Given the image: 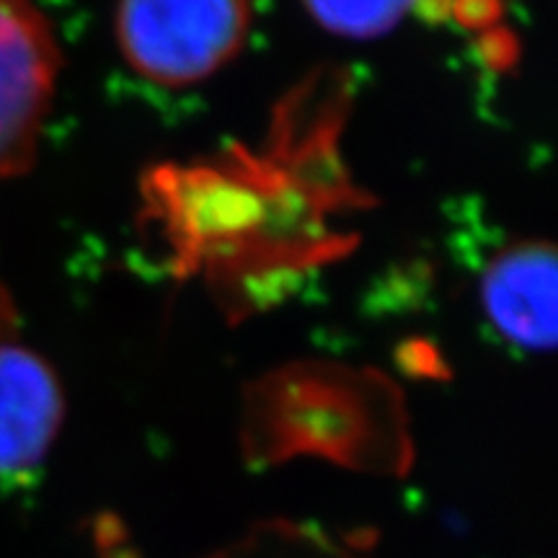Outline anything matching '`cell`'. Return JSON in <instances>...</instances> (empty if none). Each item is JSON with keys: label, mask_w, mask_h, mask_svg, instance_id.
<instances>
[{"label": "cell", "mask_w": 558, "mask_h": 558, "mask_svg": "<svg viewBox=\"0 0 558 558\" xmlns=\"http://www.w3.org/2000/svg\"><path fill=\"white\" fill-rule=\"evenodd\" d=\"M251 19V0H120L114 32L140 78L184 88L239 58Z\"/></svg>", "instance_id": "obj_1"}, {"label": "cell", "mask_w": 558, "mask_h": 558, "mask_svg": "<svg viewBox=\"0 0 558 558\" xmlns=\"http://www.w3.org/2000/svg\"><path fill=\"white\" fill-rule=\"evenodd\" d=\"M60 50L34 0H0V181L32 166L54 86Z\"/></svg>", "instance_id": "obj_2"}, {"label": "cell", "mask_w": 558, "mask_h": 558, "mask_svg": "<svg viewBox=\"0 0 558 558\" xmlns=\"http://www.w3.org/2000/svg\"><path fill=\"white\" fill-rule=\"evenodd\" d=\"M65 399L54 369L13 331L0 292V478L37 471L60 435Z\"/></svg>", "instance_id": "obj_3"}, {"label": "cell", "mask_w": 558, "mask_h": 558, "mask_svg": "<svg viewBox=\"0 0 558 558\" xmlns=\"http://www.w3.org/2000/svg\"><path fill=\"white\" fill-rule=\"evenodd\" d=\"M481 308L499 337L525 352L556 341V254L546 243L501 248L481 277Z\"/></svg>", "instance_id": "obj_4"}, {"label": "cell", "mask_w": 558, "mask_h": 558, "mask_svg": "<svg viewBox=\"0 0 558 558\" xmlns=\"http://www.w3.org/2000/svg\"><path fill=\"white\" fill-rule=\"evenodd\" d=\"M205 558H367L329 530L295 520L259 522Z\"/></svg>", "instance_id": "obj_5"}, {"label": "cell", "mask_w": 558, "mask_h": 558, "mask_svg": "<svg viewBox=\"0 0 558 558\" xmlns=\"http://www.w3.org/2000/svg\"><path fill=\"white\" fill-rule=\"evenodd\" d=\"M318 26L341 39H378L407 19L414 0H303Z\"/></svg>", "instance_id": "obj_6"}]
</instances>
